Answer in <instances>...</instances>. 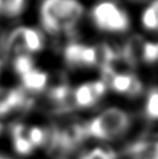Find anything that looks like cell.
<instances>
[{"label": "cell", "instance_id": "cell-1", "mask_svg": "<svg viewBox=\"0 0 158 159\" xmlns=\"http://www.w3.org/2000/svg\"><path fill=\"white\" fill-rule=\"evenodd\" d=\"M87 8L81 0H42L38 21L47 35L63 36L74 32L86 19Z\"/></svg>", "mask_w": 158, "mask_h": 159}, {"label": "cell", "instance_id": "cell-2", "mask_svg": "<svg viewBox=\"0 0 158 159\" xmlns=\"http://www.w3.org/2000/svg\"><path fill=\"white\" fill-rule=\"evenodd\" d=\"M86 19L95 32L108 37H120L134 27V14L121 0H95L87 8Z\"/></svg>", "mask_w": 158, "mask_h": 159}, {"label": "cell", "instance_id": "cell-3", "mask_svg": "<svg viewBox=\"0 0 158 159\" xmlns=\"http://www.w3.org/2000/svg\"><path fill=\"white\" fill-rule=\"evenodd\" d=\"M130 115L119 107H108L84 125L86 135L97 140H114L129 130Z\"/></svg>", "mask_w": 158, "mask_h": 159}, {"label": "cell", "instance_id": "cell-4", "mask_svg": "<svg viewBox=\"0 0 158 159\" xmlns=\"http://www.w3.org/2000/svg\"><path fill=\"white\" fill-rule=\"evenodd\" d=\"M134 25L145 35L158 37V0H144L134 15Z\"/></svg>", "mask_w": 158, "mask_h": 159}, {"label": "cell", "instance_id": "cell-5", "mask_svg": "<svg viewBox=\"0 0 158 159\" xmlns=\"http://www.w3.org/2000/svg\"><path fill=\"white\" fill-rule=\"evenodd\" d=\"M105 93V84L92 81L81 84L73 92L74 104L81 108H88L95 105Z\"/></svg>", "mask_w": 158, "mask_h": 159}, {"label": "cell", "instance_id": "cell-6", "mask_svg": "<svg viewBox=\"0 0 158 159\" xmlns=\"http://www.w3.org/2000/svg\"><path fill=\"white\" fill-rule=\"evenodd\" d=\"M26 104V96L17 89L0 88V117Z\"/></svg>", "mask_w": 158, "mask_h": 159}, {"label": "cell", "instance_id": "cell-7", "mask_svg": "<svg viewBox=\"0 0 158 159\" xmlns=\"http://www.w3.org/2000/svg\"><path fill=\"white\" fill-rule=\"evenodd\" d=\"M13 148L19 155H29L34 151V147L30 144L27 138V129L24 125L15 124L11 128Z\"/></svg>", "mask_w": 158, "mask_h": 159}, {"label": "cell", "instance_id": "cell-8", "mask_svg": "<svg viewBox=\"0 0 158 159\" xmlns=\"http://www.w3.org/2000/svg\"><path fill=\"white\" fill-rule=\"evenodd\" d=\"M28 0H0V17L13 20L20 17L27 8Z\"/></svg>", "mask_w": 158, "mask_h": 159}, {"label": "cell", "instance_id": "cell-9", "mask_svg": "<svg viewBox=\"0 0 158 159\" xmlns=\"http://www.w3.org/2000/svg\"><path fill=\"white\" fill-rule=\"evenodd\" d=\"M78 50L68 49L66 51V60L70 64H74L78 66H91L95 62V55L92 50H88V48L76 46Z\"/></svg>", "mask_w": 158, "mask_h": 159}, {"label": "cell", "instance_id": "cell-10", "mask_svg": "<svg viewBox=\"0 0 158 159\" xmlns=\"http://www.w3.org/2000/svg\"><path fill=\"white\" fill-rule=\"evenodd\" d=\"M23 84L27 90L32 92H40L44 89L47 84L48 77L44 73L35 69H30L27 73L22 75Z\"/></svg>", "mask_w": 158, "mask_h": 159}, {"label": "cell", "instance_id": "cell-11", "mask_svg": "<svg viewBox=\"0 0 158 159\" xmlns=\"http://www.w3.org/2000/svg\"><path fill=\"white\" fill-rule=\"evenodd\" d=\"M111 84L113 90L120 94H134L139 90L137 80L130 75H116Z\"/></svg>", "mask_w": 158, "mask_h": 159}, {"label": "cell", "instance_id": "cell-12", "mask_svg": "<svg viewBox=\"0 0 158 159\" xmlns=\"http://www.w3.org/2000/svg\"><path fill=\"white\" fill-rule=\"evenodd\" d=\"M27 138L29 140L30 144L33 145L34 148L39 146H43L47 144L48 140V132L44 131L40 127H32L27 129Z\"/></svg>", "mask_w": 158, "mask_h": 159}, {"label": "cell", "instance_id": "cell-13", "mask_svg": "<svg viewBox=\"0 0 158 159\" xmlns=\"http://www.w3.org/2000/svg\"><path fill=\"white\" fill-rule=\"evenodd\" d=\"M145 114L150 119L158 120V90L152 91L145 101Z\"/></svg>", "mask_w": 158, "mask_h": 159}, {"label": "cell", "instance_id": "cell-14", "mask_svg": "<svg viewBox=\"0 0 158 159\" xmlns=\"http://www.w3.org/2000/svg\"><path fill=\"white\" fill-rule=\"evenodd\" d=\"M80 159H116L114 152L103 147H97L82 155Z\"/></svg>", "mask_w": 158, "mask_h": 159}, {"label": "cell", "instance_id": "cell-15", "mask_svg": "<svg viewBox=\"0 0 158 159\" xmlns=\"http://www.w3.org/2000/svg\"><path fill=\"white\" fill-rule=\"evenodd\" d=\"M1 130H2V126H1V124H0V132H1Z\"/></svg>", "mask_w": 158, "mask_h": 159}]
</instances>
